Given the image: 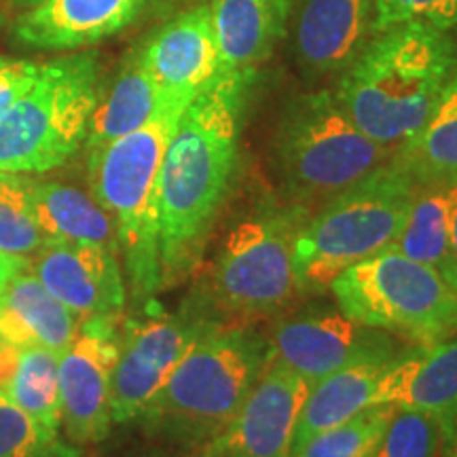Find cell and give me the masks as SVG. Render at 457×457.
I'll return each mask as SVG.
<instances>
[{"label": "cell", "mask_w": 457, "mask_h": 457, "mask_svg": "<svg viewBox=\"0 0 457 457\" xmlns=\"http://www.w3.org/2000/svg\"><path fill=\"white\" fill-rule=\"evenodd\" d=\"M253 77L219 71L176 125L159 176L163 290L202 270L237 174L242 112Z\"/></svg>", "instance_id": "1"}, {"label": "cell", "mask_w": 457, "mask_h": 457, "mask_svg": "<svg viewBox=\"0 0 457 457\" xmlns=\"http://www.w3.org/2000/svg\"><path fill=\"white\" fill-rule=\"evenodd\" d=\"M455 71L451 32L407 21L373 34L333 91L370 140L396 151L424 128Z\"/></svg>", "instance_id": "2"}, {"label": "cell", "mask_w": 457, "mask_h": 457, "mask_svg": "<svg viewBox=\"0 0 457 457\" xmlns=\"http://www.w3.org/2000/svg\"><path fill=\"white\" fill-rule=\"evenodd\" d=\"M271 358L270 333L256 324L212 328L151 400L140 426L174 449H205L231 426Z\"/></svg>", "instance_id": "3"}, {"label": "cell", "mask_w": 457, "mask_h": 457, "mask_svg": "<svg viewBox=\"0 0 457 457\" xmlns=\"http://www.w3.org/2000/svg\"><path fill=\"white\" fill-rule=\"evenodd\" d=\"M188 102L165 106L153 121L87 153L91 197L117 228L119 259L136 307L162 288L159 262V176L165 151Z\"/></svg>", "instance_id": "4"}, {"label": "cell", "mask_w": 457, "mask_h": 457, "mask_svg": "<svg viewBox=\"0 0 457 457\" xmlns=\"http://www.w3.org/2000/svg\"><path fill=\"white\" fill-rule=\"evenodd\" d=\"M310 210L265 197L222 236L193 293L225 324H259L288 312L301 296L295 242Z\"/></svg>", "instance_id": "5"}, {"label": "cell", "mask_w": 457, "mask_h": 457, "mask_svg": "<svg viewBox=\"0 0 457 457\" xmlns=\"http://www.w3.org/2000/svg\"><path fill=\"white\" fill-rule=\"evenodd\" d=\"M392 148L370 140L333 89H316L286 102L273 134V168L286 202L318 210L379 165Z\"/></svg>", "instance_id": "6"}, {"label": "cell", "mask_w": 457, "mask_h": 457, "mask_svg": "<svg viewBox=\"0 0 457 457\" xmlns=\"http://www.w3.org/2000/svg\"><path fill=\"white\" fill-rule=\"evenodd\" d=\"M417 187L413 174L392 155L367 179L313 210L295 242L301 296L322 295L347 267L390 248Z\"/></svg>", "instance_id": "7"}, {"label": "cell", "mask_w": 457, "mask_h": 457, "mask_svg": "<svg viewBox=\"0 0 457 457\" xmlns=\"http://www.w3.org/2000/svg\"><path fill=\"white\" fill-rule=\"evenodd\" d=\"M100 98L96 54L45 62L30 87L0 117V171L47 174L81 151Z\"/></svg>", "instance_id": "8"}, {"label": "cell", "mask_w": 457, "mask_h": 457, "mask_svg": "<svg viewBox=\"0 0 457 457\" xmlns=\"http://www.w3.org/2000/svg\"><path fill=\"white\" fill-rule=\"evenodd\" d=\"M328 293L345 316L409 345L457 337V290L430 267L394 250L347 267Z\"/></svg>", "instance_id": "9"}, {"label": "cell", "mask_w": 457, "mask_h": 457, "mask_svg": "<svg viewBox=\"0 0 457 457\" xmlns=\"http://www.w3.org/2000/svg\"><path fill=\"white\" fill-rule=\"evenodd\" d=\"M222 324L195 293L174 313L123 320L112 370L114 424L138 421L195 343Z\"/></svg>", "instance_id": "10"}, {"label": "cell", "mask_w": 457, "mask_h": 457, "mask_svg": "<svg viewBox=\"0 0 457 457\" xmlns=\"http://www.w3.org/2000/svg\"><path fill=\"white\" fill-rule=\"evenodd\" d=\"M270 339L273 358L310 386L358 362H392L409 345L386 330L345 316L337 303L335 307L322 303L279 313L273 318Z\"/></svg>", "instance_id": "11"}, {"label": "cell", "mask_w": 457, "mask_h": 457, "mask_svg": "<svg viewBox=\"0 0 457 457\" xmlns=\"http://www.w3.org/2000/svg\"><path fill=\"white\" fill-rule=\"evenodd\" d=\"M123 313L83 318L77 339L60 356L62 428L72 445H96L112 428V370Z\"/></svg>", "instance_id": "12"}, {"label": "cell", "mask_w": 457, "mask_h": 457, "mask_svg": "<svg viewBox=\"0 0 457 457\" xmlns=\"http://www.w3.org/2000/svg\"><path fill=\"white\" fill-rule=\"evenodd\" d=\"M310 384L271 358L231 426L202 449L210 457H290Z\"/></svg>", "instance_id": "13"}, {"label": "cell", "mask_w": 457, "mask_h": 457, "mask_svg": "<svg viewBox=\"0 0 457 457\" xmlns=\"http://www.w3.org/2000/svg\"><path fill=\"white\" fill-rule=\"evenodd\" d=\"M375 0H296L288 26L293 55L310 81L339 77L373 37Z\"/></svg>", "instance_id": "14"}, {"label": "cell", "mask_w": 457, "mask_h": 457, "mask_svg": "<svg viewBox=\"0 0 457 457\" xmlns=\"http://www.w3.org/2000/svg\"><path fill=\"white\" fill-rule=\"evenodd\" d=\"M30 270L62 305L81 318L123 313L128 303L121 259L96 244H45Z\"/></svg>", "instance_id": "15"}, {"label": "cell", "mask_w": 457, "mask_h": 457, "mask_svg": "<svg viewBox=\"0 0 457 457\" xmlns=\"http://www.w3.org/2000/svg\"><path fill=\"white\" fill-rule=\"evenodd\" d=\"M375 404H400L432 415L445 445L457 436V337L407 345L377 384ZM445 449V447H443Z\"/></svg>", "instance_id": "16"}, {"label": "cell", "mask_w": 457, "mask_h": 457, "mask_svg": "<svg viewBox=\"0 0 457 457\" xmlns=\"http://www.w3.org/2000/svg\"><path fill=\"white\" fill-rule=\"evenodd\" d=\"M148 0H43L17 17L13 38L41 51H74L104 41L138 17Z\"/></svg>", "instance_id": "17"}, {"label": "cell", "mask_w": 457, "mask_h": 457, "mask_svg": "<svg viewBox=\"0 0 457 457\" xmlns=\"http://www.w3.org/2000/svg\"><path fill=\"white\" fill-rule=\"evenodd\" d=\"M138 55L162 87L195 96L219 72V45L208 4L170 20L148 38Z\"/></svg>", "instance_id": "18"}, {"label": "cell", "mask_w": 457, "mask_h": 457, "mask_svg": "<svg viewBox=\"0 0 457 457\" xmlns=\"http://www.w3.org/2000/svg\"><path fill=\"white\" fill-rule=\"evenodd\" d=\"M219 71L254 74L286 34L290 0H210Z\"/></svg>", "instance_id": "19"}, {"label": "cell", "mask_w": 457, "mask_h": 457, "mask_svg": "<svg viewBox=\"0 0 457 457\" xmlns=\"http://www.w3.org/2000/svg\"><path fill=\"white\" fill-rule=\"evenodd\" d=\"M81 322L34 276L30 262L0 295V333L20 350L43 347L62 356L77 339Z\"/></svg>", "instance_id": "20"}, {"label": "cell", "mask_w": 457, "mask_h": 457, "mask_svg": "<svg viewBox=\"0 0 457 457\" xmlns=\"http://www.w3.org/2000/svg\"><path fill=\"white\" fill-rule=\"evenodd\" d=\"M195 96L176 94L159 85L140 62L138 51L129 55L121 72L104 94L100 91L98 104L91 114L85 146L89 151L140 129L174 102H191Z\"/></svg>", "instance_id": "21"}, {"label": "cell", "mask_w": 457, "mask_h": 457, "mask_svg": "<svg viewBox=\"0 0 457 457\" xmlns=\"http://www.w3.org/2000/svg\"><path fill=\"white\" fill-rule=\"evenodd\" d=\"M28 188L45 244H96L119 254L117 228L106 210L81 188L55 180H32Z\"/></svg>", "instance_id": "22"}, {"label": "cell", "mask_w": 457, "mask_h": 457, "mask_svg": "<svg viewBox=\"0 0 457 457\" xmlns=\"http://www.w3.org/2000/svg\"><path fill=\"white\" fill-rule=\"evenodd\" d=\"M394 362V360H392ZM392 362L369 360L345 367L310 386L295 430L293 451L313 434L328 430L375 404L377 384Z\"/></svg>", "instance_id": "23"}, {"label": "cell", "mask_w": 457, "mask_h": 457, "mask_svg": "<svg viewBox=\"0 0 457 457\" xmlns=\"http://www.w3.org/2000/svg\"><path fill=\"white\" fill-rule=\"evenodd\" d=\"M387 250L430 267L457 290V256L451 244L443 182H420L407 220Z\"/></svg>", "instance_id": "24"}, {"label": "cell", "mask_w": 457, "mask_h": 457, "mask_svg": "<svg viewBox=\"0 0 457 457\" xmlns=\"http://www.w3.org/2000/svg\"><path fill=\"white\" fill-rule=\"evenodd\" d=\"M417 182L457 179V71L445 85L428 121L409 142L394 151Z\"/></svg>", "instance_id": "25"}, {"label": "cell", "mask_w": 457, "mask_h": 457, "mask_svg": "<svg viewBox=\"0 0 457 457\" xmlns=\"http://www.w3.org/2000/svg\"><path fill=\"white\" fill-rule=\"evenodd\" d=\"M4 394L45 432L54 436L60 434V353L43 347H21Z\"/></svg>", "instance_id": "26"}, {"label": "cell", "mask_w": 457, "mask_h": 457, "mask_svg": "<svg viewBox=\"0 0 457 457\" xmlns=\"http://www.w3.org/2000/svg\"><path fill=\"white\" fill-rule=\"evenodd\" d=\"M394 404H373L343 424L313 434L290 457H375Z\"/></svg>", "instance_id": "27"}, {"label": "cell", "mask_w": 457, "mask_h": 457, "mask_svg": "<svg viewBox=\"0 0 457 457\" xmlns=\"http://www.w3.org/2000/svg\"><path fill=\"white\" fill-rule=\"evenodd\" d=\"M43 245L28 176L0 171V253L30 261Z\"/></svg>", "instance_id": "28"}, {"label": "cell", "mask_w": 457, "mask_h": 457, "mask_svg": "<svg viewBox=\"0 0 457 457\" xmlns=\"http://www.w3.org/2000/svg\"><path fill=\"white\" fill-rule=\"evenodd\" d=\"M443 430L432 415L394 404L375 457H441Z\"/></svg>", "instance_id": "29"}, {"label": "cell", "mask_w": 457, "mask_h": 457, "mask_svg": "<svg viewBox=\"0 0 457 457\" xmlns=\"http://www.w3.org/2000/svg\"><path fill=\"white\" fill-rule=\"evenodd\" d=\"M407 21H421L445 32L455 30L457 0H375L373 34Z\"/></svg>", "instance_id": "30"}, {"label": "cell", "mask_w": 457, "mask_h": 457, "mask_svg": "<svg viewBox=\"0 0 457 457\" xmlns=\"http://www.w3.org/2000/svg\"><path fill=\"white\" fill-rule=\"evenodd\" d=\"M55 438L0 390V457H41Z\"/></svg>", "instance_id": "31"}, {"label": "cell", "mask_w": 457, "mask_h": 457, "mask_svg": "<svg viewBox=\"0 0 457 457\" xmlns=\"http://www.w3.org/2000/svg\"><path fill=\"white\" fill-rule=\"evenodd\" d=\"M41 64L15 57H0V117L26 94Z\"/></svg>", "instance_id": "32"}, {"label": "cell", "mask_w": 457, "mask_h": 457, "mask_svg": "<svg viewBox=\"0 0 457 457\" xmlns=\"http://www.w3.org/2000/svg\"><path fill=\"white\" fill-rule=\"evenodd\" d=\"M17 356H20V347H15L7 337L0 333V390H7L11 375H13Z\"/></svg>", "instance_id": "33"}, {"label": "cell", "mask_w": 457, "mask_h": 457, "mask_svg": "<svg viewBox=\"0 0 457 457\" xmlns=\"http://www.w3.org/2000/svg\"><path fill=\"white\" fill-rule=\"evenodd\" d=\"M28 262L30 261L15 259V256L0 253V295H3V290L7 288V284L11 282V279H13L17 273L24 270V267H28Z\"/></svg>", "instance_id": "34"}, {"label": "cell", "mask_w": 457, "mask_h": 457, "mask_svg": "<svg viewBox=\"0 0 457 457\" xmlns=\"http://www.w3.org/2000/svg\"><path fill=\"white\" fill-rule=\"evenodd\" d=\"M445 197H447L449 208V228H451V244H453V253L457 256V179L443 182Z\"/></svg>", "instance_id": "35"}, {"label": "cell", "mask_w": 457, "mask_h": 457, "mask_svg": "<svg viewBox=\"0 0 457 457\" xmlns=\"http://www.w3.org/2000/svg\"><path fill=\"white\" fill-rule=\"evenodd\" d=\"M142 457H210L205 451H188V449H176V451H151V453Z\"/></svg>", "instance_id": "36"}, {"label": "cell", "mask_w": 457, "mask_h": 457, "mask_svg": "<svg viewBox=\"0 0 457 457\" xmlns=\"http://www.w3.org/2000/svg\"><path fill=\"white\" fill-rule=\"evenodd\" d=\"M11 3H13V7H15V9H20V11H28V9L37 7V4H41L43 0H11Z\"/></svg>", "instance_id": "37"}, {"label": "cell", "mask_w": 457, "mask_h": 457, "mask_svg": "<svg viewBox=\"0 0 457 457\" xmlns=\"http://www.w3.org/2000/svg\"><path fill=\"white\" fill-rule=\"evenodd\" d=\"M441 457H457V436L449 445H445Z\"/></svg>", "instance_id": "38"}]
</instances>
